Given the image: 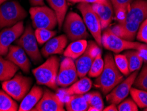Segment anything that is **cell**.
<instances>
[{
  "label": "cell",
  "mask_w": 147,
  "mask_h": 111,
  "mask_svg": "<svg viewBox=\"0 0 147 111\" xmlns=\"http://www.w3.org/2000/svg\"><path fill=\"white\" fill-rule=\"evenodd\" d=\"M32 6L44 5V0H29Z\"/></svg>",
  "instance_id": "obj_38"
},
{
  "label": "cell",
  "mask_w": 147,
  "mask_h": 111,
  "mask_svg": "<svg viewBox=\"0 0 147 111\" xmlns=\"http://www.w3.org/2000/svg\"><path fill=\"white\" fill-rule=\"evenodd\" d=\"M124 75L117 67L114 58L111 53H107L104 58L103 71L96 77L95 85L103 94L107 95L123 80Z\"/></svg>",
  "instance_id": "obj_1"
},
{
  "label": "cell",
  "mask_w": 147,
  "mask_h": 111,
  "mask_svg": "<svg viewBox=\"0 0 147 111\" xmlns=\"http://www.w3.org/2000/svg\"><path fill=\"white\" fill-rule=\"evenodd\" d=\"M136 50H137L140 56L143 59L144 62L147 63V44H146V43H140Z\"/></svg>",
  "instance_id": "obj_36"
},
{
  "label": "cell",
  "mask_w": 147,
  "mask_h": 111,
  "mask_svg": "<svg viewBox=\"0 0 147 111\" xmlns=\"http://www.w3.org/2000/svg\"><path fill=\"white\" fill-rule=\"evenodd\" d=\"M87 46L88 41L86 39L74 41L68 46H67L63 55L65 57H69L73 60H76L84 53Z\"/></svg>",
  "instance_id": "obj_23"
},
{
  "label": "cell",
  "mask_w": 147,
  "mask_h": 111,
  "mask_svg": "<svg viewBox=\"0 0 147 111\" xmlns=\"http://www.w3.org/2000/svg\"><path fill=\"white\" fill-rule=\"evenodd\" d=\"M67 1L74 3H103L106 1V0H67Z\"/></svg>",
  "instance_id": "obj_37"
},
{
  "label": "cell",
  "mask_w": 147,
  "mask_h": 111,
  "mask_svg": "<svg viewBox=\"0 0 147 111\" xmlns=\"http://www.w3.org/2000/svg\"><path fill=\"white\" fill-rule=\"evenodd\" d=\"M64 103L58 95L45 89L42 97L32 109L34 111H64Z\"/></svg>",
  "instance_id": "obj_14"
},
{
  "label": "cell",
  "mask_w": 147,
  "mask_h": 111,
  "mask_svg": "<svg viewBox=\"0 0 147 111\" xmlns=\"http://www.w3.org/2000/svg\"><path fill=\"white\" fill-rule=\"evenodd\" d=\"M67 44L68 37L66 35L54 37L45 43L41 49V54L46 58L57 54H63Z\"/></svg>",
  "instance_id": "obj_17"
},
{
  "label": "cell",
  "mask_w": 147,
  "mask_h": 111,
  "mask_svg": "<svg viewBox=\"0 0 147 111\" xmlns=\"http://www.w3.org/2000/svg\"><path fill=\"white\" fill-rule=\"evenodd\" d=\"M104 67V59H103L101 57V52L98 53L96 57L94 59L90 69L88 72V75L90 77L96 78L101 73Z\"/></svg>",
  "instance_id": "obj_29"
},
{
  "label": "cell",
  "mask_w": 147,
  "mask_h": 111,
  "mask_svg": "<svg viewBox=\"0 0 147 111\" xmlns=\"http://www.w3.org/2000/svg\"><path fill=\"white\" fill-rule=\"evenodd\" d=\"M110 1H111V3H113V2L115 1V0H110Z\"/></svg>",
  "instance_id": "obj_42"
},
{
  "label": "cell",
  "mask_w": 147,
  "mask_h": 111,
  "mask_svg": "<svg viewBox=\"0 0 147 111\" xmlns=\"http://www.w3.org/2000/svg\"><path fill=\"white\" fill-rule=\"evenodd\" d=\"M57 34V31L48 29H35L34 35L36 39L40 45L46 43L51 39L54 37Z\"/></svg>",
  "instance_id": "obj_31"
},
{
  "label": "cell",
  "mask_w": 147,
  "mask_h": 111,
  "mask_svg": "<svg viewBox=\"0 0 147 111\" xmlns=\"http://www.w3.org/2000/svg\"><path fill=\"white\" fill-rule=\"evenodd\" d=\"M144 111H147V107H146V108H144Z\"/></svg>",
  "instance_id": "obj_41"
},
{
  "label": "cell",
  "mask_w": 147,
  "mask_h": 111,
  "mask_svg": "<svg viewBox=\"0 0 147 111\" xmlns=\"http://www.w3.org/2000/svg\"><path fill=\"white\" fill-rule=\"evenodd\" d=\"M130 95L133 101L137 104L138 107L140 108L147 107V91L132 87L130 91Z\"/></svg>",
  "instance_id": "obj_28"
},
{
  "label": "cell",
  "mask_w": 147,
  "mask_h": 111,
  "mask_svg": "<svg viewBox=\"0 0 147 111\" xmlns=\"http://www.w3.org/2000/svg\"><path fill=\"white\" fill-rule=\"evenodd\" d=\"M140 25L135 21H125L118 23L109 28L113 33L123 39L133 41L137 37Z\"/></svg>",
  "instance_id": "obj_19"
},
{
  "label": "cell",
  "mask_w": 147,
  "mask_h": 111,
  "mask_svg": "<svg viewBox=\"0 0 147 111\" xmlns=\"http://www.w3.org/2000/svg\"><path fill=\"white\" fill-rule=\"evenodd\" d=\"M33 27L35 29H48L53 30L58 25L57 17L52 8L47 6H33L30 8Z\"/></svg>",
  "instance_id": "obj_6"
},
{
  "label": "cell",
  "mask_w": 147,
  "mask_h": 111,
  "mask_svg": "<svg viewBox=\"0 0 147 111\" xmlns=\"http://www.w3.org/2000/svg\"><path fill=\"white\" fill-rule=\"evenodd\" d=\"M86 95L89 106L95 107L98 111L103 110L104 103L100 93L97 91H94V92L87 93Z\"/></svg>",
  "instance_id": "obj_30"
},
{
  "label": "cell",
  "mask_w": 147,
  "mask_h": 111,
  "mask_svg": "<svg viewBox=\"0 0 147 111\" xmlns=\"http://www.w3.org/2000/svg\"><path fill=\"white\" fill-rule=\"evenodd\" d=\"M136 38L140 42L147 44V18L140 23Z\"/></svg>",
  "instance_id": "obj_35"
},
{
  "label": "cell",
  "mask_w": 147,
  "mask_h": 111,
  "mask_svg": "<svg viewBox=\"0 0 147 111\" xmlns=\"http://www.w3.org/2000/svg\"><path fill=\"white\" fill-rule=\"evenodd\" d=\"M65 104L68 111H86L89 107L87 97L85 95H71L68 97Z\"/></svg>",
  "instance_id": "obj_22"
},
{
  "label": "cell",
  "mask_w": 147,
  "mask_h": 111,
  "mask_svg": "<svg viewBox=\"0 0 147 111\" xmlns=\"http://www.w3.org/2000/svg\"><path fill=\"white\" fill-rule=\"evenodd\" d=\"M27 16V12L18 1H5L0 5V29L13 26Z\"/></svg>",
  "instance_id": "obj_3"
},
{
  "label": "cell",
  "mask_w": 147,
  "mask_h": 111,
  "mask_svg": "<svg viewBox=\"0 0 147 111\" xmlns=\"http://www.w3.org/2000/svg\"><path fill=\"white\" fill-rule=\"evenodd\" d=\"M7 1H8V0H0V5H1L2 3H5V2Z\"/></svg>",
  "instance_id": "obj_40"
},
{
  "label": "cell",
  "mask_w": 147,
  "mask_h": 111,
  "mask_svg": "<svg viewBox=\"0 0 147 111\" xmlns=\"http://www.w3.org/2000/svg\"><path fill=\"white\" fill-rule=\"evenodd\" d=\"M138 75V71L131 73L125 80L119 83L106 96V100L109 104H119L130 94L131 89Z\"/></svg>",
  "instance_id": "obj_12"
},
{
  "label": "cell",
  "mask_w": 147,
  "mask_h": 111,
  "mask_svg": "<svg viewBox=\"0 0 147 111\" xmlns=\"http://www.w3.org/2000/svg\"><path fill=\"white\" fill-rule=\"evenodd\" d=\"M63 30L69 39H86L89 37L88 29L82 17L77 13L70 12L66 14L63 23Z\"/></svg>",
  "instance_id": "obj_5"
},
{
  "label": "cell",
  "mask_w": 147,
  "mask_h": 111,
  "mask_svg": "<svg viewBox=\"0 0 147 111\" xmlns=\"http://www.w3.org/2000/svg\"><path fill=\"white\" fill-rule=\"evenodd\" d=\"M147 18V0H133L129 5L125 21L142 23Z\"/></svg>",
  "instance_id": "obj_16"
},
{
  "label": "cell",
  "mask_w": 147,
  "mask_h": 111,
  "mask_svg": "<svg viewBox=\"0 0 147 111\" xmlns=\"http://www.w3.org/2000/svg\"><path fill=\"white\" fill-rule=\"evenodd\" d=\"M77 8L81 13L82 19L88 30L93 36L95 41L101 46L102 29L98 17L92 9V5L90 3H78Z\"/></svg>",
  "instance_id": "obj_7"
},
{
  "label": "cell",
  "mask_w": 147,
  "mask_h": 111,
  "mask_svg": "<svg viewBox=\"0 0 147 111\" xmlns=\"http://www.w3.org/2000/svg\"><path fill=\"white\" fill-rule=\"evenodd\" d=\"M100 52L101 51L99 45L96 42L92 41L88 42L86 51L74 61L79 78L86 77L88 75L94 59Z\"/></svg>",
  "instance_id": "obj_10"
},
{
  "label": "cell",
  "mask_w": 147,
  "mask_h": 111,
  "mask_svg": "<svg viewBox=\"0 0 147 111\" xmlns=\"http://www.w3.org/2000/svg\"><path fill=\"white\" fill-rule=\"evenodd\" d=\"M24 29V23L21 21L13 26L4 28L0 31V55H7L12 43L22 35Z\"/></svg>",
  "instance_id": "obj_13"
},
{
  "label": "cell",
  "mask_w": 147,
  "mask_h": 111,
  "mask_svg": "<svg viewBox=\"0 0 147 111\" xmlns=\"http://www.w3.org/2000/svg\"><path fill=\"white\" fill-rule=\"evenodd\" d=\"M32 84L33 79L31 77L17 73L11 79L3 81L1 86L3 90L13 99L21 101L30 91Z\"/></svg>",
  "instance_id": "obj_4"
},
{
  "label": "cell",
  "mask_w": 147,
  "mask_h": 111,
  "mask_svg": "<svg viewBox=\"0 0 147 111\" xmlns=\"http://www.w3.org/2000/svg\"><path fill=\"white\" fill-rule=\"evenodd\" d=\"M78 78L75 62L71 58H64L60 64L57 78V85L67 87L78 80Z\"/></svg>",
  "instance_id": "obj_11"
},
{
  "label": "cell",
  "mask_w": 147,
  "mask_h": 111,
  "mask_svg": "<svg viewBox=\"0 0 147 111\" xmlns=\"http://www.w3.org/2000/svg\"><path fill=\"white\" fill-rule=\"evenodd\" d=\"M43 93H44V90L42 88L36 85L33 86L21 101L18 110H32L42 98Z\"/></svg>",
  "instance_id": "obj_21"
},
{
  "label": "cell",
  "mask_w": 147,
  "mask_h": 111,
  "mask_svg": "<svg viewBox=\"0 0 147 111\" xmlns=\"http://www.w3.org/2000/svg\"><path fill=\"white\" fill-rule=\"evenodd\" d=\"M133 85L135 88L147 91V64L144 65L139 75L136 77Z\"/></svg>",
  "instance_id": "obj_33"
},
{
  "label": "cell",
  "mask_w": 147,
  "mask_h": 111,
  "mask_svg": "<svg viewBox=\"0 0 147 111\" xmlns=\"http://www.w3.org/2000/svg\"><path fill=\"white\" fill-rule=\"evenodd\" d=\"M51 8L53 9L57 17L58 25L61 29L67 14L68 5L67 0H46Z\"/></svg>",
  "instance_id": "obj_25"
},
{
  "label": "cell",
  "mask_w": 147,
  "mask_h": 111,
  "mask_svg": "<svg viewBox=\"0 0 147 111\" xmlns=\"http://www.w3.org/2000/svg\"><path fill=\"white\" fill-rule=\"evenodd\" d=\"M140 44L139 42L123 39L113 33L111 29L108 27L104 29L101 35V45L105 49L116 53L126 50L137 49Z\"/></svg>",
  "instance_id": "obj_9"
},
{
  "label": "cell",
  "mask_w": 147,
  "mask_h": 111,
  "mask_svg": "<svg viewBox=\"0 0 147 111\" xmlns=\"http://www.w3.org/2000/svg\"><path fill=\"white\" fill-rule=\"evenodd\" d=\"M59 67V58L55 55H51L45 63L33 70L36 82L40 85L56 90L58 87L57 78Z\"/></svg>",
  "instance_id": "obj_2"
},
{
  "label": "cell",
  "mask_w": 147,
  "mask_h": 111,
  "mask_svg": "<svg viewBox=\"0 0 147 111\" xmlns=\"http://www.w3.org/2000/svg\"><path fill=\"white\" fill-rule=\"evenodd\" d=\"M16 65L0 55V82L9 80L13 77L19 70Z\"/></svg>",
  "instance_id": "obj_24"
},
{
  "label": "cell",
  "mask_w": 147,
  "mask_h": 111,
  "mask_svg": "<svg viewBox=\"0 0 147 111\" xmlns=\"http://www.w3.org/2000/svg\"><path fill=\"white\" fill-rule=\"evenodd\" d=\"M18 104L15 99L3 90H0V111H17Z\"/></svg>",
  "instance_id": "obj_27"
},
{
  "label": "cell",
  "mask_w": 147,
  "mask_h": 111,
  "mask_svg": "<svg viewBox=\"0 0 147 111\" xmlns=\"http://www.w3.org/2000/svg\"><path fill=\"white\" fill-rule=\"evenodd\" d=\"M5 59L11 61L24 73H29L31 69V62L27 54L19 45H11Z\"/></svg>",
  "instance_id": "obj_15"
},
{
  "label": "cell",
  "mask_w": 147,
  "mask_h": 111,
  "mask_svg": "<svg viewBox=\"0 0 147 111\" xmlns=\"http://www.w3.org/2000/svg\"><path fill=\"white\" fill-rule=\"evenodd\" d=\"M92 86V81L90 78L84 77L80 78L69 86L68 88L60 89V93L65 97L71 95H85L89 92Z\"/></svg>",
  "instance_id": "obj_20"
},
{
  "label": "cell",
  "mask_w": 147,
  "mask_h": 111,
  "mask_svg": "<svg viewBox=\"0 0 147 111\" xmlns=\"http://www.w3.org/2000/svg\"><path fill=\"white\" fill-rule=\"evenodd\" d=\"M100 21L101 29L104 30L109 27L113 18V7L110 0H106L103 3L91 4Z\"/></svg>",
  "instance_id": "obj_18"
},
{
  "label": "cell",
  "mask_w": 147,
  "mask_h": 111,
  "mask_svg": "<svg viewBox=\"0 0 147 111\" xmlns=\"http://www.w3.org/2000/svg\"><path fill=\"white\" fill-rule=\"evenodd\" d=\"M119 111H138L139 107L133 99L123 100L117 106Z\"/></svg>",
  "instance_id": "obj_34"
},
{
  "label": "cell",
  "mask_w": 147,
  "mask_h": 111,
  "mask_svg": "<svg viewBox=\"0 0 147 111\" xmlns=\"http://www.w3.org/2000/svg\"><path fill=\"white\" fill-rule=\"evenodd\" d=\"M16 43L24 50L34 64H37L42 61V54L38 49L34 31L31 25H28L25 28L22 35L16 40Z\"/></svg>",
  "instance_id": "obj_8"
},
{
  "label": "cell",
  "mask_w": 147,
  "mask_h": 111,
  "mask_svg": "<svg viewBox=\"0 0 147 111\" xmlns=\"http://www.w3.org/2000/svg\"><path fill=\"white\" fill-rule=\"evenodd\" d=\"M125 55L128 60L129 68L131 73L138 71L141 68L144 61L137 50L129 49L125 52Z\"/></svg>",
  "instance_id": "obj_26"
},
{
  "label": "cell",
  "mask_w": 147,
  "mask_h": 111,
  "mask_svg": "<svg viewBox=\"0 0 147 111\" xmlns=\"http://www.w3.org/2000/svg\"><path fill=\"white\" fill-rule=\"evenodd\" d=\"M113 58L115 63L117 67L120 71L121 73L124 76H126V77L130 75L131 73L129 68L128 60H127L125 54L115 55Z\"/></svg>",
  "instance_id": "obj_32"
},
{
  "label": "cell",
  "mask_w": 147,
  "mask_h": 111,
  "mask_svg": "<svg viewBox=\"0 0 147 111\" xmlns=\"http://www.w3.org/2000/svg\"><path fill=\"white\" fill-rule=\"evenodd\" d=\"M103 110L104 111H117L118 108H117V106H116V104H110V105L103 108Z\"/></svg>",
  "instance_id": "obj_39"
}]
</instances>
